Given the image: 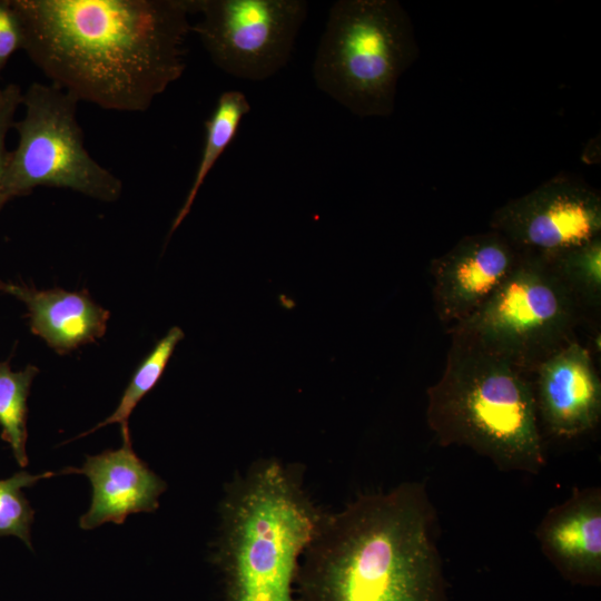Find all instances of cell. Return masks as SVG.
<instances>
[{"mask_svg": "<svg viewBox=\"0 0 601 601\" xmlns=\"http://www.w3.org/2000/svg\"><path fill=\"white\" fill-rule=\"evenodd\" d=\"M296 594L298 601H449L424 483L403 482L324 512L302 555Z\"/></svg>", "mask_w": 601, "mask_h": 601, "instance_id": "7a4b0ae2", "label": "cell"}, {"mask_svg": "<svg viewBox=\"0 0 601 601\" xmlns=\"http://www.w3.org/2000/svg\"><path fill=\"white\" fill-rule=\"evenodd\" d=\"M249 111L250 104L240 90H226L218 97L214 110L205 121V139L200 159L186 199L173 221L169 236L190 211L206 177L235 139L243 118Z\"/></svg>", "mask_w": 601, "mask_h": 601, "instance_id": "9a60e30c", "label": "cell"}, {"mask_svg": "<svg viewBox=\"0 0 601 601\" xmlns=\"http://www.w3.org/2000/svg\"><path fill=\"white\" fill-rule=\"evenodd\" d=\"M23 49V32L11 0H0V75L10 57Z\"/></svg>", "mask_w": 601, "mask_h": 601, "instance_id": "ffe728a7", "label": "cell"}, {"mask_svg": "<svg viewBox=\"0 0 601 601\" xmlns=\"http://www.w3.org/2000/svg\"><path fill=\"white\" fill-rule=\"evenodd\" d=\"M78 102L52 83L32 82L22 93L24 116L13 124L18 145L8 155L0 186L2 206L39 186L67 188L102 201L120 197L121 180L85 146Z\"/></svg>", "mask_w": 601, "mask_h": 601, "instance_id": "52a82bcc", "label": "cell"}, {"mask_svg": "<svg viewBox=\"0 0 601 601\" xmlns=\"http://www.w3.org/2000/svg\"><path fill=\"white\" fill-rule=\"evenodd\" d=\"M39 370L27 365L13 371L8 361L0 362V427L1 439L10 445L17 463L28 464L27 444V400L33 378Z\"/></svg>", "mask_w": 601, "mask_h": 601, "instance_id": "e0dca14e", "label": "cell"}, {"mask_svg": "<svg viewBox=\"0 0 601 601\" xmlns=\"http://www.w3.org/2000/svg\"><path fill=\"white\" fill-rule=\"evenodd\" d=\"M191 24L211 62L225 73L263 81L290 60L307 17L304 0H191Z\"/></svg>", "mask_w": 601, "mask_h": 601, "instance_id": "ba28073f", "label": "cell"}, {"mask_svg": "<svg viewBox=\"0 0 601 601\" xmlns=\"http://www.w3.org/2000/svg\"><path fill=\"white\" fill-rule=\"evenodd\" d=\"M50 80L106 110L142 112L186 69L191 0H11Z\"/></svg>", "mask_w": 601, "mask_h": 601, "instance_id": "6da1fadb", "label": "cell"}, {"mask_svg": "<svg viewBox=\"0 0 601 601\" xmlns=\"http://www.w3.org/2000/svg\"><path fill=\"white\" fill-rule=\"evenodd\" d=\"M323 513L295 464L264 457L238 472L218 505L224 601H298L300 559Z\"/></svg>", "mask_w": 601, "mask_h": 601, "instance_id": "3957f363", "label": "cell"}, {"mask_svg": "<svg viewBox=\"0 0 601 601\" xmlns=\"http://www.w3.org/2000/svg\"><path fill=\"white\" fill-rule=\"evenodd\" d=\"M490 227L519 253L549 259L601 236V197L584 181L558 175L495 209Z\"/></svg>", "mask_w": 601, "mask_h": 601, "instance_id": "9c48e42d", "label": "cell"}, {"mask_svg": "<svg viewBox=\"0 0 601 601\" xmlns=\"http://www.w3.org/2000/svg\"><path fill=\"white\" fill-rule=\"evenodd\" d=\"M520 253L497 231L466 235L430 263L432 297L447 329L475 313L510 275Z\"/></svg>", "mask_w": 601, "mask_h": 601, "instance_id": "30bf717a", "label": "cell"}, {"mask_svg": "<svg viewBox=\"0 0 601 601\" xmlns=\"http://www.w3.org/2000/svg\"><path fill=\"white\" fill-rule=\"evenodd\" d=\"M62 473L83 474L91 483V504L79 522L83 530L108 522L122 524L129 514L154 512L167 487L136 455L131 440L122 441L117 450L88 455L82 467H68Z\"/></svg>", "mask_w": 601, "mask_h": 601, "instance_id": "4fadbf2b", "label": "cell"}, {"mask_svg": "<svg viewBox=\"0 0 601 601\" xmlns=\"http://www.w3.org/2000/svg\"><path fill=\"white\" fill-rule=\"evenodd\" d=\"M22 104V92L16 83H9L0 88V186L8 160L9 151L6 149V139L10 128L14 124V115ZM0 201V210L2 209Z\"/></svg>", "mask_w": 601, "mask_h": 601, "instance_id": "44dd1931", "label": "cell"}, {"mask_svg": "<svg viewBox=\"0 0 601 601\" xmlns=\"http://www.w3.org/2000/svg\"><path fill=\"white\" fill-rule=\"evenodd\" d=\"M538 417L561 439L595 428L601 418V380L591 351L578 338L532 373Z\"/></svg>", "mask_w": 601, "mask_h": 601, "instance_id": "8fae6325", "label": "cell"}, {"mask_svg": "<svg viewBox=\"0 0 601 601\" xmlns=\"http://www.w3.org/2000/svg\"><path fill=\"white\" fill-rule=\"evenodd\" d=\"M53 475H56L53 472L30 474L20 471L9 479L0 480V536H17L32 549L31 525L35 511L22 490Z\"/></svg>", "mask_w": 601, "mask_h": 601, "instance_id": "d6986e66", "label": "cell"}, {"mask_svg": "<svg viewBox=\"0 0 601 601\" xmlns=\"http://www.w3.org/2000/svg\"><path fill=\"white\" fill-rule=\"evenodd\" d=\"M583 315L546 259L520 253L486 302L446 332L465 336L532 375L544 359L577 339Z\"/></svg>", "mask_w": 601, "mask_h": 601, "instance_id": "8992f818", "label": "cell"}, {"mask_svg": "<svg viewBox=\"0 0 601 601\" xmlns=\"http://www.w3.org/2000/svg\"><path fill=\"white\" fill-rule=\"evenodd\" d=\"M445 367L427 391L426 422L442 446H464L499 470L538 474L546 463L530 375L450 333Z\"/></svg>", "mask_w": 601, "mask_h": 601, "instance_id": "277c9868", "label": "cell"}, {"mask_svg": "<svg viewBox=\"0 0 601 601\" xmlns=\"http://www.w3.org/2000/svg\"><path fill=\"white\" fill-rule=\"evenodd\" d=\"M0 292L22 302L28 309L31 332L59 354L104 336L109 312L87 292L42 289L0 280Z\"/></svg>", "mask_w": 601, "mask_h": 601, "instance_id": "5bb4252c", "label": "cell"}, {"mask_svg": "<svg viewBox=\"0 0 601 601\" xmlns=\"http://www.w3.org/2000/svg\"><path fill=\"white\" fill-rule=\"evenodd\" d=\"M535 536L544 556L568 581L601 582V489H574L540 521Z\"/></svg>", "mask_w": 601, "mask_h": 601, "instance_id": "7c38bea8", "label": "cell"}, {"mask_svg": "<svg viewBox=\"0 0 601 601\" xmlns=\"http://www.w3.org/2000/svg\"><path fill=\"white\" fill-rule=\"evenodd\" d=\"M184 336V332L179 327H171L136 368L114 413L83 435L108 424L118 423L121 428L122 441L131 440L128 420L132 411L158 383L177 344Z\"/></svg>", "mask_w": 601, "mask_h": 601, "instance_id": "ac0fdd59", "label": "cell"}, {"mask_svg": "<svg viewBox=\"0 0 601 601\" xmlns=\"http://www.w3.org/2000/svg\"><path fill=\"white\" fill-rule=\"evenodd\" d=\"M546 260L583 314L600 312L601 236Z\"/></svg>", "mask_w": 601, "mask_h": 601, "instance_id": "2e32d148", "label": "cell"}, {"mask_svg": "<svg viewBox=\"0 0 601 601\" xmlns=\"http://www.w3.org/2000/svg\"><path fill=\"white\" fill-rule=\"evenodd\" d=\"M418 57L413 23L396 0H338L312 68L316 87L358 117H388L401 76Z\"/></svg>", "mask_w": 601, "mask_h": 601, "instance_id": "5b68a950", "label": "cell"}]
</instances>
